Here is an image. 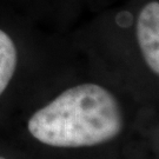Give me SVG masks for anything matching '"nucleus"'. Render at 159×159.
Masks as SVG:
<instances>
[{
    "label": "nucleus",
    "mask_w": 159,
    "mask_h": 159,
    "mask_svg": "<svg viewBox=\"0 0 159 159\" xmlns=\"http://www.w3.org/2000/svg\"><path fill=\"white\" fill-rule=\"evenodd\" d=\"M138 48L150 71L159 74V1L150 0L138 11L134 23Z\"/></svg>",
    "instance_id": "f03ea898"
},
{
    "label": "nucleus",
    "mask_w": 159,
    "mask_h": 159,
    "mask_svg": "<svg viewBox=\"0 0 159 159\" xmlns=\"http://www.w3.org/2000/svg\"><path fill=\"white\" fill-rule=\"evenodd\" d=\"M124 126L119 100L106 87L84 83L68 87L29 119L30 133L53 148H87L118 137Z\"/></svg>",
    "instance_id": "f257e3e1"
},
{
    "label": "nucleus",
    "mask_w": 159,
    "mask_h": 159,
    "mask_svg": "<svg viewBox=\"0 0 159 159\" xmlns=\"http://www.w3.org/2000/svg\"><path fill=\"white\" fill-rule=\"evenodd\" d=\"M19 60L16 40L0 26V97L12 81Z\"/></svg>",
    "instance_id": "7ed1b4c3"
},
{
    "label": "nucleus",
    "mask_w": 159,
    "mask_h": 159,
    "mask_svg": "<svg viewBox=\"0 0 159 159\" xmlns=\"http://www.w3.org/2000/svg\"><path fill=\"white\" fill-rule=\"evenodd\" d=\"M0 159H6V158H4V157H0Z\"/></svg>",
    "instance_id": "20e7f679"
}]
</instances>
